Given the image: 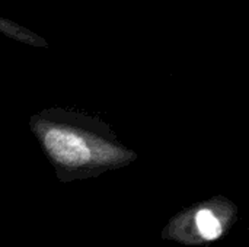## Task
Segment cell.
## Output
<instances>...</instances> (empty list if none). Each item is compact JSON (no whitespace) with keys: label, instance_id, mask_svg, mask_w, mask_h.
Here are the masks:
<instances>
[{"label":"cell","instance_id":"obj_1","mask_svg":"<svg viewBox=\"0 0 249 247\" xmlns=\"http://www.w3.org/2000/svg\"><path fill=\"white\" fill-rule=\"evenodd\" d=\"M29 130L63 183L98 178L133 165L137 153L124 146L104 119L61 106L31 115Z\"/></svg>","mask_w":249,"mask_h":247},{"label":"cell","instance_id":"obj_2","mask_svg":"<svg viewBox=\"0 0 249 247\" xmlns=\"http://www.w3.org/2000/svg\"><path fill=\"white\" fill-rule=\"evenodd\" d=\"M238 205L223 195L198 201L169 218L160 237L182 246H206L225 237L238 223Z\"/></svg>","mask_w":249,"mask_h":247},{"label":"cell","instance_id":"obj_3","mask_svg":"<svg viewBox=\"0 0 249 247\" xmlns=\"http://www.w3.org/2000/svg\"><path fill=\"white\" fill-rule=\"evenodd\" d=\"M0 33L10 39H15L18 42L29 45V47H35V48H48L50 47V42L44 36H41L39 33L31 31L29 28L12 20L9 17H4L1 15H0Z\"/></svg>","mask_w":249,"mask_h":247}]
</instances>
